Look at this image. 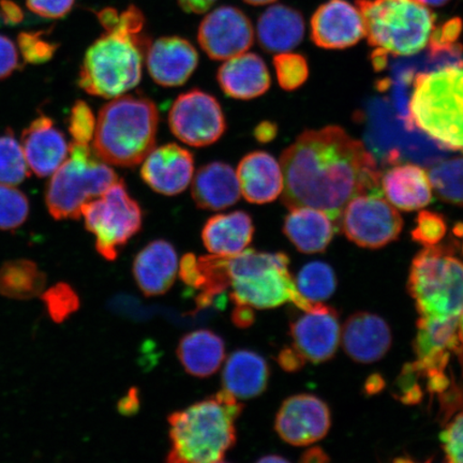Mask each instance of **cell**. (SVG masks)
<instances>
[{"instance_id":"obj_1","label":"cell","mask_w":463,"mask_h":463,"mask_svg":"<svg viewBox=\"0 0 463 463\" xmlns=\"http://www.w3.org/2000/svg\"><path fill=\"white\" fill-rule=\"evenodd\" d=\"M282 203L289 211L312 207L339 229L344 208L355 196L381 194V172L363 142L328 126L302 133L281 155Z\"/></svg>"},{"instance_id":"obj_2","label":"cell","mask_w":463,"mask_h":463,"mask_svg":"<svg viewBox=\"0 0 463 463\" xmlns=\"http://www.w3.org/2000/svg\"><path fill=\"white\" fill-rule=\"evenodd\" d=\"M106 33L86 51L79 85L87 94L114 99L141 82L150 40L143 33L145 17L130 7L118 14L111 8L97 14Z\"/></svg>"},{"instance_id":"obj_3","label":"cell","mask_w":463,"mask_h":463,"mask_svg":"<svg viewBox=\"0 0 463 463\" xmlns=\"http://www.w3.org/2000/svg\"><path fill=\"white\" fill-rule=\"evenodd\" d=\"M244 405L225 390L169 416L170 463H218L236 443Z\"/></svg>"},{"instance_id":"obj_4","label":"cell","mask_w":463,"mask_h":463,"mask_svg":"<svg viewBox=\"0 0 463 463\" xmlns=\"http://www.w3.org/2000/svg\"><path fill=\"white\" fill-rule=\"evenodd\" d=\"M158 126V109L149 98L116 97L98 116L94 152L107 165L137 166L154 149Z\"/></svg>"},{"instance_id":"obj_5","label":"cell","mask_w":463,"mask_h":463,"mask_svg":"<svg viewBox=\"0 0 463 463\" xmlns=\"http://www.w3.org/2000/svg\"><path fill=\"white\" fill-rule=\"evenodd\" d=\"M408 288L418 327L457 328L463 311V262L447 245L425 247L411 265Z\"/></svg>"},{"instance_id":"obj_6","label":"cell","mask_w":463,"mask_h":463,"mask_svg":"<svg viewBox=\"0 0 463 463\" xmlns=\"http://www.w3.org/2000/svg\"><path fill=\"white\" fill-rule=\"evenodd\" d=\"M408 124L442 146L463 152V67H447L416 77Z\"/></svg>"},{"instance_id":"obj_7","label":"cell","mask_w":463,"mask_h":463,"mask_svg":"<svg viewBox=\"0 0 463 463\" xmlns=\"http://www.w3.org/2000/svg\"><path fill=\"white\" fill-rule=\"evenodd\" d=\"M231 298L235 304L253 309H273L293 303L308 311L321 303H310L298 291L295 278L289 273L286 253L258 252L253 249L230 257Z\"/></svg>"},{"instance_id":"obj_8","label":"cell","mask_w":463,"mask_h":463,"mask_svg":"<svg viewBox=\"0 0 463 463\" xmlns=\"http://www.w3.org/2000/svg\"><path fill=\"white\" fill-rule=\"evenodd\" d=\"M356 5L370 45L411 56L430 43L436 15L419 0H356Z\"/></svg>"},{"instance_id":"obj_9","label":"cell","mask_w":463,"mask_h":463,"mask_svg":"<svg viewBox=\"0 0 463 463\" xmlns=\"http://www.w3.org/2000/svg\"><path fill=\"white\" fill-rule=\"evenodd\" d=\"M71 159L53 173L45 194L51 216L80 219L87 202L99 198L116 182L118 174L95 154L89 144L73 142Z\"/></svg>"},{"instance_id":"obj_10","label":"cell","mask_w":463,"mask_h":463,"mask_svg":"<svg viewBox=\"0 0 463 463\" xmlns=\"http://www.w3.org/2000/svg\"><path fill=\"white\" fill-rule=\"evenodd\" d=\"M85 228L96 236V248L108 260L118 259L133 236L142 229L140 205L127 191L123 179H118L99 199L87 202L82 208Z\"/></svg>"},{"instance_id":"obj_11","label":"cell","mask_w":463,"mask_h":463,"mask_svg":"<svg viewBox=\"0 0 463 463\" xmlns=\"http://www.w3.org/2000/svg\"><path fill=\"white\" fill-rule=\"evenodd\" d=\"M402 227L403 220L396 207L376 194L355 196L347 203L339 220L346 239L367 249L391 244L401 235Z\"/></svg>"},{"instance_id":"obj_12","label":"cell","mask_w":463,"mask_h":463,"mask_svg":"<svg viewBox=\"0 0 463 463\" xmlns=\"http://www.w3.org/2000/svg\"><path fill=\"white\" fill-rule=\"evenodd\" d=\"M169 125L178 140L194 147L210 146L227 130V120L219 101L200 90L184 92L174 101Z\"/></svg>"},{"instance_id":"obj_13","label":"cell","mask_w":463,"mask_h":463,"mask_svg":"<svg viewBox=\"0 0 463 463\" xmlns=\"http://www.w3.org/2000/svg\"><path fill=\"white\" fill-rule=\"evenodd\" d=\"M331 424L328 405L310 393H300L282 403L276 416L275 430L286 443L308 447L326 438Z\"/></svg>"},{"instance_id":"obj_14","label":"cell","mask_w":463,"mask_h":463,"mask_svg":"<svg viewBox=\"0 0 463 463\" xmlns=\"http://www.w3.org/2000/svg\"><path fill=\"white\" fill-rule=\"evenodd\" d=\"M203 51L213 61H228L246 53L254 42L251 21L240 9L224 5L207 14L199 27Z\"/></svg>"},{"instance_id":"obj_15","label":"cell","mask_w":463,"mask_h":463,"mask_svg":"<svg viewBox=\"0 0 463 463\" xmlns=\"http://www.w3.org/2000/svg\"><path fill=\"white\" fill-rule=\"evenodd\" d=\"M293 347L304 360L326 363L335 356L341 344V326L337 312L324 303L291 324Z\"/></svg>"},{"instance_id":"obj_16","label":"cell","mask_w":463,"mask_h":463,"mask_svg":"<svg viewBox=\"0 0 463 463\" xmlns=\"http://www.w3.org/2000/svg\"><path fill=\"white\" fill-rule=\"evenodd\" d=\"M364 37L360 10L346 0H329L311 19V39L320 48L343 50Z\"/></svg>"},{"instance_id":"obj_17","label":"cell","mask_w":463,"mask_h":463,"mask_svg":"<svg viewBox=\"0 0 463 463\" xmlns=\"http://www.w3.org/2000/svg\"><path fill=\"white\" fill-rule=\"evenodd\" d=\"M194 173V156L177 144H165L153 149L144 160L143 181L156 193L177 195L187 189Z\"/></svg>"},{"instance_id":"obj_18","label":"cell","mask_w":463,"mask_h":463,"mask_svg":"<svg viewBox=\"0 0 463 463\" xmlns=\"http://www.w3.org/2000/svg\"><path fill=\"white\" fill-rule=\"evenodd\" d=\"M146 65L150 77L160 86L184 85L195 71L199 54L188 40L181 37H164L148 46Z\"/></svg>"},{"instance_id":"obj_19","label":"cell","mask_w":463,"mask_h":463,"mask_svg":"<svg viewBox=\"0 0 463 463\" xmlns=\"http://www.w3.org/2000/svg\"><path fill=\"white\" fill-rule=\"evenodd\" d=\"M392 343L389 324L370 312H357L341 328V344L351 360L373 364L382 360Z\"/></svg>"},{"instance_id":"obj_20","label":"cell","mask_w":463,"mask_h":463,"mask_svg":"<svg viewBox=\"0 0 463 463\" xmlns=\"http://www.w3.org/2000/svg\"><path fill=\"white\" fill-rule=\"evenodd\" d=\"M63 133L56 128L49 116L42 114L22 133V148L27 165L39 177L53 174L69 154Z\"/></svg>"},{"instance_id":"obj_21","label":"cell","mask_w":463,"mask_h":463,"mask_svg":"<svg viewBox=\"0 0 463 463\" xmlns=\"http://www.w3.org/2000/svg\"><path fill=\"white\" fill-rule=\"evenodd\" d=\"M175 248L166 241H155L142 249L133 262V277L145 297L165 294L175 282L178 259Z\"/></svg>"},{"instance_id":"obj_22","label":"cell","mask_w":463,"mask_h":463,"mask_svg":"<svg viewBox=\"0 0 463 463\" xmlns=\"http://www.w3.org/2000/svg\"><path fill=\"white\" fill-rule=\"evenodd\" d=\"M230 257L184 254L179 264V276L184 285L200 292L195 298L199 308L210 307L231 287Z\"/></svg>"},{"instance_id":"obj_23","label":"cell","mask_w":463,"mask_h":463,"mask_svg":"<svg viewBox=\"0 0 463 463\" xmlns=\"http://www.w3.org/2000/svg\"><path fill=\"white\" fill-rule=\"evenodd\" d=\"M217 80L225 95L250 100L265 94L270 87V74L263 58L242 53L230 58L219 68Z\"/></svg>"},{"instance_id":"obj_24","label":"cell","mask_w":463,"mask_h":463,"mask_svg":"<svg viewBox=\"0 0 463 463\" xmlns=\"http://www.w3.org/2000/svg\"><path fill=\"white\" fill-rule=\"evenodd\" d=\"M241 193L252 204H266L282 194L281 165L266 152H253L245 156L237 167Z\"/></svg>"},{"instance_id":"obj_25","label":"cell","mask_w":463,"mask_h":463,"mask_svg":"<svg viewBox=\"0 0 463 463\" xmlns=\"http://www.w3.org/2000/svg\"><path fill=\"white\" fill-rule=\"evenodd\" d=\"M381 188L392 206L405 212L420 210L432 201L428 172L412 164L398 165L382 174Z\"/></svg>"},{"instance_id":"obj_26","label":"cell","mask_w":463,"mask_h":463,"mask_svg":"<svg viewBox=\"0 0 463 463\" xmlns=\"http://www.w3.org/2000/svg\"><path fill=\"white\" fill-rule=\"evenodd\" d=\"M196 206L205 211L224 210L241 199L236 171L223 162H212L196 172L191 188Z\"/></svg>"},{"instance_id":"obj_27","label":"cell","mask_w":463,"mask_h":463,"mask_svg":"<svg viewBox=\"0 0 463 463\" xmlns=\"http://www.w3.org/2000/svg\"><path fill=\"white\" fill-rule=\"evenodd\" d=\"M253 234L254 225L250 215L237 211L208 219L202 231V241L212 254L234 257L246 250Z\"/></svg>"},{"instance_id":"obj_28","label":"cell","mask_w":463,"mask_h":463,"mask_svg":"<svg viewBox=\"0 0 463 463\" xmlns=\"http://www.w3.org/2000/svg\"><path fill=\"white\" fill-rule=\"evenodd\" d=\"M337 227L326 213L312 207L294 208L285 219L283 232L298 251L320 253L326 250Z\"/></svg>"},{"instance_id":"obj_29","label":"cell","mask_w":463,"mask_h":463,"mask_svg":"<svg viewBox=\"0 0 463 463\" xmlns=\"http://www.w3.org/2000/svg\"><path fill=\"white\" fill-rule=\"evenodd\" d=\"M269 380V364L256 352L235 351L225 363L223 390L237 399H252L262 395L268 389Z\"/></svg>"},{"instance_id":"obj_30","label":"cell","mask_w":463,"mask_h":463,"mask_svg":"<svg viewBox=\"0 0 463 463\" xmlns=\"http://www.w3.org/2000/svg\"><path fill=\"white\" fill-rule=\"evenodd\" d=\"M257 31L260 48L269 53H285L303 42L304 17L298 10L276 5L260 16Z\"/></svg>"},{"instance_id":"obj_31","label":"cell","mask_w":463,"mask_h":463,"mask_svg":"<svg viewBox=\"0 0 463 463\" xmlns=\"http://www.w3.org/2000/svg\"><path fill=\"white\" fill-rule=\"evenodd\" d=\"M177 356L190 375L208 378L222 367L225 357L224 341L208 329H200L184 335L179 341Z\"/></svg>"},{"instance_id":"obj_32","label":"cell","mask_w":463,"mask_h":463,"mask_svg":"<svg viewBox=\"0 0 463 463\" xmlns=\"http://www.w3.org/2000/svg\"><path fill=\"white\" fill-rule=\"evenodd\" d=\"M46 276L29 260H14L0 268V294L17 300L32 299L44 291Z\"/></svg>"},{"instance_id":"obj_33","label":"cell","mask_w":463,"mask_h":463,"mask_svg":"<svg viewBox=\"0 0 463 463\" xmlns=\"http://www.w3.org/2000/svg\"><path fill=\"white\" fill-rule=\"evenodd\" d=\"M298 291L310 303H323L337 288V277L331 265L315 260L306 264L295 279Z\"/></svg>"},{"instance_id":"obj_34","label":"cell","mask_w":463,"mask_h":463,"mask_svg":"<svg viewBox=\"0 0 463 463\" xmlns=\"http://www.w3.org/2000/svg\"><path fill=\"white\" fill-rule=\"evenodd\" d=\"M428 175L439 200L463 206V156L439 162L430 167Z\"/></svg>"},{"instance_id":"obj_35","label":"cell","mask_w":463,"mask_h":463,"mask_svg":"<svg viewBox=\"0 0 463 463\" xmlns=\"http://www.w3.org/2000/svg\"><path fill=\"white\" fill-rule=\"evenodd\" d=\"M29 177V169L22 145L11 129L0 136V184H14Z\"/></svg>"},{"instance_id":"obj_36","label":"cell","mask_w":463,"mask_h":463,"mask_svg":"<svg viewBox=\"0 0 463 463\" xmlns=\"http://www.w3.org/2000/svg\"><path fill=\"white\" fill-rule=\"evenodd\" d=\"M28 215L27 196L9 184H0V230L14 231L20 228Z\"/></svg>"},{"instance_id":"obj_37","label":"cell","mask_w":463,"mask_h":463,"mask_svg":"<svg viewBox=\"0 0 463 463\" xmlns=\"http://www.w3.org/2000/svg\"><path fill=\"white\" fill-rule=\"evenodd\" d=\"M278 82L281 89L292 91L299 89L309 77V67L306 58L297 53H279L274 58Z\"/></svg>"},{"instance_id":"obj_38","label":"cell","mask_w":463,"mask_h":463,"mask_svg":"<svg viewBox=\"0 0 463 463\" xmlns=\"http://www.w3.org/2000/svg\"><path fill=\"white\" fill-rule=\"evenodd\" d=\"M43 302L49 315L56 323L66 321L69 317L80 308V298L77 292L67 283H57L43 295Z\"/></svg>"},{"instance_id":"obj_39","label":"cell","mask_w":463,"mask_h":463,"mask_svg":"<svg viewBox=\"0 0 463 463\" xmlns=\"http://www.w3.org/2000/svg\"><path fill=\"white\" fill-rule=\"evenodd\" d=\"M46 34L44 31L22 32L17 36V45L26 62L40 65L54 57L60 44L46 39Z\"/></svg>"},{"instance_id":"obj_40","label":"cell","mask_w":463,"mask_h":463,"mask_svg":"<svg viewBox=\"0 0 463 463\" xmlns=\"http://www.w3.org/2000/svg\"><path fill=\"white\" fill-rule=\"evenodd\" d=\"M447 222L439 213L422 211L416 219V227L412 231V239L421 246H436L447 234Z\"/></svg>"},{"instance_id":"obj_41","label":"cell","mask_w":463,"mask_h":463,"mask_svg":"<svg viewBox=\"0 0 463 463\" xmlns=\"http://www.w3.org/2000/svg\"><path fill=\"white\" fill-rule=\"evenodd\" d=\"M68 120V129L74 142L89 144L94 140L97 120L89 104L83 100L75 102Z\"/></svg>"},{"instance_id":"obj_42","label":"cell","mask_w":463,"mask_h":463,"mask_svg":"<svg viewBox=\"0 0 463 463\" xmlns=\"http://www.w3.org/2000/svg\"><path fill=\"white\" fill-rule=\"evenodd\" d=\"M462 32V21L458 17L451 19L444 23L441 26H434L428 43V48L432 55H439L442 53H451L462 48L457 44L460 33Z\"/></svg>"},{"instance_id":"obj_43","label":"cell","mask_w":463,"mask_h":463,"mask_svg":"<svg viewBox=\"0 0 463 463\" xmlns=\"http://www.w3.org/2000/svg\"><path fill=\"white\" fill-rule=\"evenodd\" d=\"M441 442L449 462L463 463V411L448 422L441 433Z\"/></svg>"},{"instance_id":"obj_44","label":"cell","mask_w":463,"mask_h":463,"mask_svg":"<svg viewBox=\"0 0 463 463\" xmlns=\"http://www.w3.org/2000/svg\"><path fill=\"white\" fill-rule=\"evenodd\" d=\"M75 0H26L33 14L44 19H61L71 13Z\"/></svg>"},{"instance_id":"obj_45","label":"cell","mask_w":463,"mask_h":463,"mask_svg":"<svg viewBox=\"0 0 463 463\" xmlns=\"http://www.w3.org/2000/svg\"><path fill=\"white\" fill-rule=\"evenodd\" d=\"M20 68L19 53L13 40L0 34V80L9 78Z\"/></svg>"},{"instance_id":"obj_46","label":"cell","mask_w":463,"mask_h":463,"mask_svg":"<svg viewBox=\"0 0 463 463\" xmlns=\"http://www.w3.org/2000/svg\"><path fill=\"white\" fill-rule=\"evenodd\" d=\"M0 19L5 24L17 25L24 20V13L14 0H0Z\"/></svg>"},{"instance_id":"obj_47","label":"cell","mask_w":463,"mask_h":463,"mask_svg":"<svg viewBox=\"0 0 463 463\" xmlns=\"http://www.w3.org/2000/svg\"><path fill=\"white\" fill-rule=\"evenodd\" d=\"M278 363H279L281 368L288 373L298 372L302 369L306 361L302 356L295 351L293 346L286 347L279 353L278 356Z\"/></svg>"},{"instance_id":"obj_48","label":"cell","mask_w":463,"mask_h":463,"mask_svg":"<svg viewBox=\"0 0 463 463\" xmlns=\"http://www.w3.org/2000/svg\"><path fill=\"white\" fill-rule=\"evenodd\" d=\"M235 308L232 312V322L234 326L240 328L250 327L256 320L253 308L247 305L235 304Z\"/></svg>"},{"instance_id":"obj_49","label":"cell","mask_w":463,"mask_h":463,"mask_svg":"<svg viewBox=\"0 0 463 463\" xmlns=\"http://www.w3.org/2000/svg\"><path fill=\"white\" fill-rule=\"evenodd\" d=\"M217 0H178L184 11L187 14H202L213 7Z\"/></svg>"},{"instance_id":"obj_50","label":"cell","mask_w":463,"mask_h":463,"mask_svg":"<svg viewBox=\"0 0 463 463\" xmlns=\"http://www.w3.org/2000/svg\"><path fill=\"white\" fill-rule=\"evenodd\" d=\"M277 136V126L270 121H263L256 130H254V137L260 143H269Z\"/></svg>"},{"instance_id":"obj_51","label":"cell","mask_w":463,"mask_h":463,"mask_svg":"<svg viewBox=\"0 0 463 463\" xmlns=\"http://www.w3.org/2000/svg\"><path fill=\"white\" fill-rule=\"evenodd\" d=\"M138 399L136 390H132L129 396H127L119 404L121 413L130 414L137 410Z\"/></svg>"},{"instance_id":"obj_52","label":"cell","mask_w":463,"mask_h":463,"mask_svg":"<svg viewBox=\"0 0 463 463\" xmlns=\"http://www.w3.org/2000/svg\"><path fill=\"white\" fill-rule=\"evenodd\" d=\"M326 460H328L326 454L320 449L307 450L302 459L305 462H326Z\"/></svg>"},{"instance_id":"obj_53","label":"cell","mask_w":463,"mask_h":463,"mask_svg":"<svg viewBox=\"0 0 463 463\" xmlns=\"http://www.w3.org/2000/svg\"><path fill=\"white\" fill-rule=\"evenodd\" d=\"M457 340H458V347L455 354L459 357L463 367V311L459 317L458 324H457Z\"/></svg>"},{"instance_id":"obj_54","label":"cell","mask_w":463,"mask_h":463,"mask_svg":"<svg viewBox=\"0 0 463 463\" xmlns=\"http://www.w3.org/2000/svg\"><path fill=\"white\" fill-rule=\"evenodd\" d=\"M419 2L425 5H430V7H442L449 0H419Z\"/></svg>"},{"instance_id":"obj_55","label":"cell","mask_w":463,"mask_h":463,"mask_svg":"<svg viewBox=\"0 0 463 463\" xmlns=\"http://www.w3.org/2000/svg\"><path fill=\"white\" fill-rule=\"evenodd\" d=\"M244 2L252 5H263L275 3L276 0H244Z\"/></svg>"},{"instance_id":"obj_56","label":"cell","mask_w":463,"mask_h":463,"mask_svg":"<svg viewBox=\"0 0 463 463\" xmlns=\"http://www.w3.org/2000/svg\"><path fill=\"white\" fill-rule=\"evenodd\" d=\"M269 461H273V462H286L287 460L285 458H282V457H279V456H270V457H264V458L262 459H260V462H269Z\"/></svg>"},{"instance_id":"obj_57","label":"cell","mask_w":463,"mask_h":463,"mask_svg":"<svg viewBox=\"0 0 463 463\" xmlns=\"http://www.w3.org/2000/svg\"><path fill=\"white\" fill-rule=\"evenodd\" d=\"M454 233L463 237V224L457 225V227L454 229ZM462 252H463V245H462Z\"/></svg>"}]
</instances>
